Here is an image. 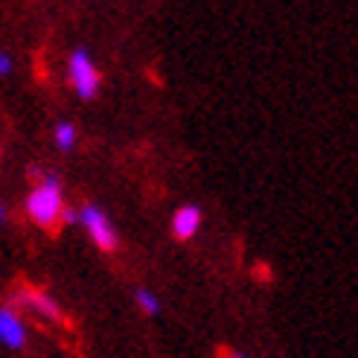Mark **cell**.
I'll return each instance as SVG.
<instances>
[{"label":"cell","instance_id":"obj_1","mask_svg":"<svg viewBox=\"0 0 358 358\" xmlns=\"http://www.w3.org/2000/svg\"><path fill=\"white\" fill-rule=\"evenodd\" d=\"M35 181V189L27 195V216L32 224H38L41 230L56 236L62 230V213H64V195H62V181L56 172H41V169H32L29 172Z\"/></svg>","mask_w":358,"mask_h":358},{"label":"cell","instance_id":"obj_3","mask_svg":"<svg viewBox=\"0 0 358 358\" xmlns=\"http://www.w3.org/2000/svg\"><path fill=\"white\" fill-rule=\"evenodd\" d=\"M70 85H73V91L82 99H94L99 85H102L99 70L91 59H87L85 50H73V56H70Z\"/></svg>","mask_w":358,"mask_h":358},{"label":"cell","instance_id":"obj_11","mask_svg":"<svg viewBox=\"0 0 358 358\" xmlns=\"http://www.w3.org/2000/svg\"><path fill=\"white\" fill-rule=\"evenodd\" d=\"M222 358H245L242 352H234V350H222Z\"/></svg>","mask_w":358,"mask_h":358},{"label":"cell","instance_id":"obj_10","mask_svg":"<svg viewBox=\"0 0 358 358\" xmlns=\"http://www.w3.org/2000/svg\"><path fill=\"white\" fill-rule=\"evenodd\" d=\"M12 73V59L6 52H0V76H9Z\"/></svg>","mask_w":358,"mask_h":358},{"label":"cell","instance_id":"obj_2","mask_svg":"<svg viewBox=\"0 0 358 358\" xmlns=\"http://www.w3.org/2000/svg\"><path fill=\"white\" fill-rule=\"evenodd\" d=\"M79 222L87 227V234H91L94 245L102 250V254H114L120 239H117V230L111 227L108 216H105V210L96 207V204H85L79 210Z\"/></svg>","mask_w":358,"mask_h":358},{"label":"cell","instance_id":"obj_6","mask_svg":"<svg viewBox=\"0 0 358 358\" xmlns=\"http://www.w3.org/2000/svg\"><path fill=\"white\" fill-rule=\"evenodd\" d=\"M199 227H201V210L195 204H184V207L175 210V216H172V236L178 242H189L195 234H199Z\"/></svg>","mask_w":358,"mask_h":358},{"label":"cell","instance_id":"obj_8","mask_svg":"<svg viewBox=\"0 0 358 358\" xmlns=\"http://www.w3.org/2000/svg\"><path fill=\"white\" fill-rule=\"evenodd\" d=\"M134 300H137V306L146 312V315H157L160 312V303H157V297L149 289H137L134 292Z\"/></svg>","mask_w":358,"mask_h":358},{"label":"cell","instance_id":"obj_4","mask_svg":"<svg viewBox=\"0 0 358 358\" xmlns=\"http://www.w3.org/2000/svg\"><path fill=\"white\" fill-rule=\"evenodd\" d=\"M9 306H21V309H32V312H38L44 317H50L52 324H64V315L59 309V303L52 300L44 289H38V285H21L12 297H9Z\"/></svg>","mask_w":358,"mask_h":358},{"label":"cell","instance_id":"obj_9","mask_svg":"<svg viewBox=\"0 0 358 358\" xmlns=\"http://www.w3.org/2000/svg\"><path fill=\"white\" fill-rule=\"evenodd\" d=\"M79 222V213L73 210V207H64V213H62V224H76Z\"/></svg>","mask_w":358,"mask_h":358},{"label":"cell","instance_id":"obj_7","mask_svg":"<svg viewBox=\"0 0 358 358\" xmlns=\"http://www.w3.org/2000/svg\"><path fill=\"white\" fill-rule=\"evenodd\" d=\"M73 143H76V129L70 122H59L56 125V146L62 152H70L73 149Z\"/></svg>","mask_w":358,"mask_h":358},{"label":"cell","instance_id":"obj_5","mask_svg":"<svg viewBox=\"0 0 358 358\" xmlns=\"http://www.w3.org/2000/svg\"><path fill=\"white\" fill-rule=\"evenodd\" d=\"M0 344L9 350L27 347V327H24V320L15 315L12 306H0Z\"/></svg>","mask_w":358,"mask_h":358},{"label":"cell","instance_id":"obj_12","mask_svg":"<svg viewBox=\"0 0 358 358\" xmlns=\"http://www.w3.org/2000/svg\"><path fill=\"white\" fill-rule=\"evenodd\" d=\"M3 219H6V207L0 204V224H3Z\"/></svg>","mask_w":358,"mask_h":358}]
</instances>
